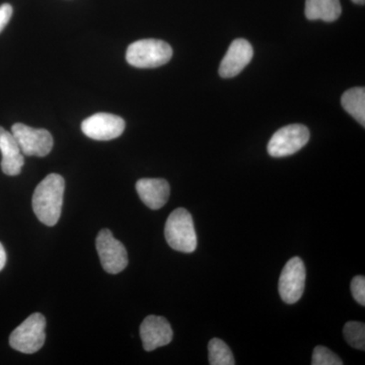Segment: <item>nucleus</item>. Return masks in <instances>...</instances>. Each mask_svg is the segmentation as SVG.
<instances>
[{"mask_svg": "<svg viewBox=\"0 0 365 365\" xmlns=\"http://www.w3.org/2000/svg\"><path fill=\"white\" fill-rule=\"evenodd\" d=\"M66 181L58 174H50L38 185L33 195V210L48 227L58 222L63 204Z\"/></svg>", "mask_w": 365, "mask_h": 365, "instance_id": "obj_1", "label": "nucleus"}, {"mask_svg": "<svg viewBox=\"0 0 365 365\" xmlns=\"http://www.w3.org/2000/svg\"><path fill=\"white\" fill-rule=\"evenodd\" d=\"M165 237L173 250L182 253H193L197 248V235L193 218L185 208L170 213L165 227Z\"/></svg>", "mask_w": 365, "mask_h": 365, "instance_id": "obj_2", "label": "nucleus"}, {"mask_svg": "<svg viewBox=\"0 0 365 365\" xmlns=\"http://www.w3.org/2000/svg\"><path fill=\"white\" fill-rule=\"evenodd\" d=\"M173 56L172 47L167 42L157 39L136 41L129 45L126 60L136 68H155L165 66Z\"/></svg>", "mask_w": 365, "mask_h": 365, "instance_id": "obj_3", "label": "nucleus"}, {"mask_svg": "<svg viewBox=\"0 0 365 365\" xmlns=\"http://www.w3.org/2000/svg\"><path fill=\"white\" fill-rule=\"evenodd\" d=\"M46 319L43 314L35 313L26 319L9 337V344L16 351L33 354L44 345Z\"/></svg>", "mask_w": 365, "mask_h": 365, "instance_id": "obj_4", "label": "nucleus"}, {"mask_svg": "<svg viewBox=\"0 0 365 365\" xmlns=\"http://www.w3.org/2000/svg\"><path fill=\"white\" fill-rule=\"evenodd\" d=\"M309 137V130L304 125H287L271 137L267 146L268 153L273 158L289 157L304 148Z\"/></svg>", "mask_w": 365, "mask_h": 365, "instance_id": "obj_5", "label": "nucleus"}, {"mask_svg": "<svg viewBox=\"0 0 365 365\" xmlns=\"http://www.w3.org/2000/svg\"><path fill=\"white\" fill-rule=\"evenodd\" d=\"M11 133L18 141L24 155L43 158L52 150L53 137L46 129L32 128L23 123H16L11 127Z\"/></svg>", "mask_w": 365, "mask_h": 365, "instance_id": "obj_6", "label": "nucleus"}, {"mask_svg": "<svg viewBox=\"0 0 365 365\" xmlns=\"http://www.w3.org/2000/svg\"><path fill=\"white\" fill-rule=\"evenodd\" d=\"M98 258L106 272L118 274L128 265V255L121 242L115 239L111 230L104 228L97 237Z\"/></svg>", "mask_w": 365, "mask_h": 365, "instance_id": "obj_7", "label": "nucleus"}, {"mask_svg": "<svg viewBox=\"0 0 365 365\" xmlns=\"http://www.w3.org/2000/svg\"><path fill=\"white\" fill-rule=\"evenodd\" d=\"M306 267L299 257L290 259L285 264L278 283V292L285 304L299 302L306 287Z\"/></svg>", "mask_w": 365, "mask_h": 365, "instance_id": "obj_8", "label": "nucleus"}, {"mask_svg": "<svg viewBox=\"0 0 365 365\" xmlns=\"http://www.w3.org/2000/svg\"><path fill=\"white\" fill-rule=\"evenodd\" d=\"M81 130L93 140H112L123 134L125 121L117 115L98 113L86 118L81 123Z\"/></svg>", "mask_w": 365, "mask_h": 365, "instance_id": "obj_9", "label": "nucleus"}, {"mask_svg": "<svg viewBox=\"0 0 365 365\" xmlns=\"http://www.w3.org/2000/svg\"><path fill=\"white\" fill-rule=\"evenodd\" d=\"M172 327L167 319L158 316H148L140 326V337L145 351H153L158 348L170 344L173 340Z\"/></svg>", "mask_w": 365, "mask_h": 365, "instance_id": "obj_10", "label": "nucleus"}, {"mask_svg": "<svg viewBox=\"0 0 365 365\" xmlns=\"http://www.w3.org/2000/svg\"><path fill=\"white\" fill-rule=\"evenodd\" d=\"M254 56L253 46L245 39H237L230 44L227 54L220 66V76L222 78L237 76L248 66Z\"/></svg>", "mask_w": 365, "mask_h": 365, "instance_id": "obj_11", "label": "nucleus"}, {"mask_svg": "<svg viewBox=\"0 0 365 365\" xmlns=\"http://www.w3.org/2000/svg\"><path fill=\"white\" fill-rule=\"evenodd\" d=\"M0 151H1V170L7 176H18L25 163L18 141L13 133L0 126Z\"/></svg>", "mask_w": 365, "mask_h": 365, "instance_id": "obj_12", "label": "nucleus"}, {"mask_svg": "<svg viewBox=\"0 0 365 365\" xmlns=\"http://www.w3.org/2000/svg\"><path fill=\"white\" fill-rule=\"evenodd\" d=\"M136 191L148 208L158 210L169 200L170 188L163 179H141L136 182Z\"/></svg>", "mask_w": 365, "mask_h": 365, "instance_id": "obj_13", "label": "nucleus"}, {"mask_svg": "<svg viewBox=\"0 0 365 365\" xmlns=\"http://www.w3.org/2000/svg\"><path fill=\"white\" fill-rule=\"evenodd\" d=\"M306 16L309 21H324L332 23L342 14L339 0H307Z\"/></svg>", "mask_w": 365, "mask_h": 365, "instance_id": "obj_14", "label": "nucleus"}, {"mask_svg": "<svg viewBox=\"0 0 365 365\" xmlns=\"http://www.w3.org/2000/svg\"><path fill=\"white\" fill-rule=\"evenodd\" d=\"M343 109L351 115L359 124L365 126V90L353 88L343 93L341 98Z\"/></svg>", "mask_w": 365, "mask_h": 365, "instance_id": "obj_15", "label": "nucleus"}, {"mask_svg": "<svg viewBox=\"0 0 365 365\" xmlns=\"http://www.w3.org/2000/svg\"><path fill=\"white\" fill-rule=\"evenodd\" d=\"M209 364L211 365H235L234 355L227 343L215 338L209 342Z\"/></svg>", "mask_w": 365, "mask_h": 365, "instance_id": "obj_16", "label": "nucleus"}, {"mask_svg": "<svg viewBox=\"0 0 365 365\" xmlns=\"http://www.w3.org/2000/svg\"><path fill=\"white\" fill-rule=\"evenodd\" d=\"M346 342L355 349L365 350V325L360 322H348L343 329Z\"/></svg>", "mask_w": 365, "mask_h": 365, "instance_id": "obj_17", "label": "nucleus"}, {"mask_svg": "<svg viewBox=\"0 0 365 365\" xmlns=\"http://www.w3.org/2000/svg\"><path fill=\"white\" fill-rule=\"evenodd\" d=\"M313 365H342L343 361L337 354H335L330 349L324 346H317L314 348L313 357H312Z\"/></svg>", "mask_w": 365, "mask_h": 365, "instance_id": "obj_18", "label": "nucleus"}, {"mask_svg": "<svg viewBox=\"0 0 365 365\" xmlns=\"http://www.w3.org/2000/svg\"><path fill=\"white\" fill-rule=\"evenodd\" d=\"M351 294L354 299L361 304L362 307L365 306V277L364 276H356L353 278L351 281Z\"/></svg>", "mask_w": 365, "mask_h": 365, "instance_id": "obj_19", "label": "nucleus"}, {"mask_svg": "<svg viewBox=\"0 0 365 365\" xmlns=\"http://www.w3.org/2000/svg\"><path fill=\"white\" fill-rule=\"evenodd\" d=\"M13 11V6L11 4H4L0 6V33L4 31V29L11 21Z\"/></svg>", "mask_w": 365, "mask_h": 365, "instance_id": "obj_20", "label": "nucleus"}, {"mask_svg": "<svg viewBox=\"0 0 365 365\" xmlns=\"http://www.w3.org/2000/svg\"><path fill=\"white\" fill-rule=\"evenodd\" d=\"M6 264V253L1 242H0V271L4 268Z\"/></svg>", "mask_w": 365, "mask_h": 365, "instance_id": "obj_21", "label": "nucleus"}, {"mask_svg": "<svg viewBox=\"0 0 365 365\" xmlns=\"http://www.w3.org/2000/svg\"><path fill=\"white\" fill-rule=\"evenodd\" d=\"M352 1L354 2V4H362V6H364L365 0H352Z\"/></svg>", "mask_w": 365, "mask_h": 365, "instance_id": "obj_22", "label": "nucleus"}]
</instances>
